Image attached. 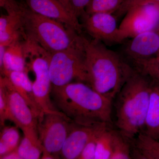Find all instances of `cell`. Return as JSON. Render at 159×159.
I'll return each instance as SVG.
<instances>
[{"label": "cell", "mask_w": 159, "mask_h": 159, "mask_svg": "<svg viewBox=\"0 0 159 159\" xmlns=\"http://www.w3.org/2000/svg\"><path fill=\"white\" fill-rule=\"evenodd\" d=\"M51 95L60 111L77 124L112 125V101L83 82L52 86Z\"/></svg>", "instance_id": "cell-1"}, {"label": "cell", "mask_w": 159, "mask_h": 159, "mask_svg": "<svg viewBox=\"0 0 159 159\" xmlns=\"http://www.w3.org/2000/svg\"><path fill=\"white\" fill-rule=\"evenodd\" d=\"M85 55L87 84L112 101L134 69L102 42L80 34Z\"/></svg>", "instance_id": "cell-2"}, {"label": "cell", "mask_w": 159, "mask_h": 159, "mask_svg": "<svg viewBox=\"0 0 159 159\" xmlns=\"http://www.w3.org/2000/svg\"><path fill=\"white\" fill-rule=\"evenodd\" d=\"M151 81L149 76L134 70L116 96V125L129 140L144 132Z\"/></svg>", "instance_id": "cell-3"}, {"label": "cell", "mask_w": 159, "mask_h": 159, "mask_svg": "<svg viewBox=\"0 0 159 159\" xmlns=\"http://www.w3.org/2000/svg\"><path fill=\"white\" fill-rule=\"evenodd\" d=\"M18 2V11L26 38L50 53L68 48L79 41L80 34L70 27L31 11L25 0Z\"/></svg>", "instance_id": "cell-4"}, {"label": "cell", "mask_w": 159, "mask_h": 159, "mask_svg": "<svg viewBox=\"0 0 159 159\" xmlns=\"http://www.w3.org/2000/svg\"><path fill=\"white\" fill-rule=\"evenodd\" d=\"M80 34L77 43L68 48L50 53L49 73L52 85L61 86L76 79L87 84L85 55Z\"/></svg>", "instance_id": "cell-5"}, {"label": "cell", "mask_w": 159, "mask_h": 159, "mask_svg": "<svg viewBox=\"0 0 159 159\" xmlns=\"http://www.w3.org/2000/svg\"><path fill=\"white\" fill-rule=\"evenodd\" d=\"M25 50L27 57L30 58L29 68L35 75L32 87L36 102L44 113L60 111L55 108L51 98L52 84L49 73L50 53L30 40L26 43Z\"/></svg>", "instance_id": "cell-6"}, {"label": "cell", "mask_w": 159, "mask_h": 159, "mask_svg": "<svg viewBox=\"0 0 159 159\" xmlns=\"http://www.w3.org/2000/svg\"><path fill=\"white\" fill-rule=\"evenodd\" d=\"M71 121L61 111L44 113L39 119L38 134L43 149L41 159L58 158Z\"/></svg>", "instance_id": "cell-7"}, {"label": "cell", "mask_w": 159, "mask_h": 159, "mask_svg": "<svg viewBox=\"0 0 159 159\" xmlns=\"http://www.w3.org/2000/svg\"><path fill=\"white\" fill-rule=\"evenodd\" d=\"M131 39L124 49L123 59L135 70L142 72L159 52V26Z\"/></svg>", "instance_id": "cell-8"}, {"label": "cell", "mask_w": 159, "mask_h": 159, "mask_svg": "<svg viewBox=\"0 0 159 159\" xmlns=\"http://www.w3.org/2000/svg\"><path fill=\"white\" fill-rule=\"evenodd\" d=\"M159 26V3H148L130 8L119 27L121 36L125 40Z\"/></svg>", "instance_id": "cell-9"}, {"label": "cell", "mask_w": 159, "mask_h": 159, "mask_svg": "<svg viewBox=\"0 0 159 159\" xmlns=\"http://www.w3.org/2000/svg\"><path fill=\"white\" fill-rule=\"evenodd\" d=\"M0 87L4 90L7 102L6 121L13 122L23 132L37 130L38 118L6 76L1 75Z\"/></svg>", "instance_id": "cell-10"}, {"label": "cell", "mask_w": 159, "mask_h": 159, "mask_svg": "<svg viewBox=\"0 0 159 159\" xmlns=\"http://www.w3.org/2000/svg\"><path fill=\"white\" fill-rule=\"evenodd\" d=\"M80 18L83 30L92 38L111 44L124 40L117 26L116 18L112 13H85Z\"/></svg>", "instance_id": "cell-11"}, {"label": "cell", "mask_w": 159, "mask_h": 159, "mask_svg": "<svg viewBox=\"0 0 159 159\" xmlns=\"http://www.w3.org/2000/svg\"><path fill=\"white\" fill-rule=\"evenodd\" d=\"M25 1L29 9L35 13L62 23L70 27L79 34L82 33V26L79 19L57 0Z\"/></svg>", "instance_id": "cell-12"}, {"label": "cell", "mask_w": 159, "mask_h": 159, "mask_svg": "<svg viewBox=\"0 0 159 159\" xmlns=\"http://www.w3.org/2000/svg\"><path fill=\"white\" fill-rule=\"evenodd\" d=\"M84 125L71 120L68 134L60 156L62 158L78 159L87 143L101 125Z\"/></svg>", "instance_id": "cell-13"}, {"label": "cell", "mask_w": 159, "mask_h": 159, "mask_svg": "<svg viewBox=\"0 0 159 159\" xmlns=\"http://www.w3.org/2000/svg\"><path fill=\"white\" fill-rule=\"evenodd\" d=\"M17 4V0H13L7 9L8 15L0 18V45L8 47L22 37L26 39Z\"/></svg>", "instance_id": "cell-14"}, {"label": "cell", "mask_w": 159, "mask_h": 159, "mask_svg": "<svg viewBox=\"0 0 159 159\" xmlns=\"http://www.w3.org/2000/svg\"><path fill=\"white\" fill-rule=\"evenodd\" d=\"M1 76H6L8 78L16 90L25 100L38 120L43 116L44 112L36 102L32 83L26 71H6Z\"/></svg>", "instance_id": "cell-15"}, {"label": "cell", "mask_w": 159, "mask_h": 159, "mask_svg": "<svg viewBox=\"0 0 159 159\" xmlns=\"http://www.w3.org/2000/svg\"><path fill=\"white\" fill-rule=\"evenodd\" d=\"M143 133L159 141V81L152 78Z\"/></svg>", "instance_id": "cell-16"}, {"label": "cell", "mask_w": 159, "mask_h": 159, "mask_svg": "<svg viewBox=\"0 0 159 159\" xmlns=\"http://www.w3.org/2000/svg\"><path fill=\"white\" fill-rule=\"evenodd\" d=\"M132 159H159V141L142 133L130 140Z\"/></svg>", "instance_id": "cell-17"}, {"label": "cell", "mask_w": 159, "mask_h": 159, "mask_svg": "<svg viewBox=\"0 0 159 159\" xmlns=\"http://www.w3.org/2000/svg\"><path fill=\"white\" fill-rule=\"evenodd\" d=\"M25 41H20L7 47L1 74L6 71H26Z\"/></svg>", "instance_id": "cell-18"}, {"label": "cell", "mask_w": 159, "mask_h": 159, "mask_svg": "<svg viewBox=\"0 0 159 159\" xmlns=\"http://www.w3.org/2000/svg\"><path fill=\"white\" fill-rule=\"evenodd\" d=\"M24 138L18 147V152L21 159H38L42 155L43 149L37 130L23 132Z\"/></svg>", "instance_id": "cell-19"}, {"label": "cell", "mask_w": 159, "mask_h": 159, "mask_svg": "<svg viewBox=\"0 0 159 159\" xmlns=\"http://www.w3.org/2000/svg\"><path fill=\"white\" fill-rule=\"evenodd\" d=\"M115 129L105 125L99 130L97 139L95 159H111L113 150Z\"/></svg>", "instance_id": "cell-20"}, {"label": "cell", "mask_w": 159, "mask_h": 159, "mask_svg": "<svg viewBox=\"0 0 159 159\" xmlns=\"http://www.w3.org/2000/svg\"><path fill=\"white\" fill-rule=\"evenodd\" d=\"M17 127H3L0 137V159L17 149L20 134Z\"/></svg>", "instance_id": "cell-21"}, {"label": "cell", "mask_w": 159, "mask_h": 159, "mask_svg": "<svg viewBox=\"0 0 159 159\" xmlns=\"http://www.w3.org/2000/svg\"><path fill=\"white\" fill-rule=\"evenodd\" d=\"M132 159L130 140L119 131H114L113 150L111 159Z\"/></svg>", "instance_id": "cell-22"}, {"label": "cell", "mask_w": 159, "mask_h": 159, "mask_svg": "<svg viewBox=\"0 0 159 159\" xmlns=\"http://www.w3.org/2000/svg\"><path fill=\"white\" fill-rule=\"evenodd\" d=\"M124 0H90L85 8L86 13L92 14L98 12L113 14L119 9Z\"/></svg>", "instance_id": "cell-23"}, {"label": "cell", "mask_w": 159, "mask_h": 159, "mask_svg": "<svg viewBox=\"0 0 159 159\" xmlns=\"http://www.w3.org/2000/svg\"><path fill=\"white\" fill-rule=\"evenodd\" d=\"M105 125L107 124L101 125L98 129L93 136L87 143L78 159H95L97 136L100 129L102 126Z\"/></svg>", "instance_id": "cell-24"}, {"label": "cell", "mask_w": 159, "mask_h": 159, "mask_svg": "<svg viewBox=\"0 0 159 159\" xmlns=\"http://www.w3.org/2000/svg\"><path fill=\"white\" fill-rule=\"evenodd\" d=\"M90 0H70L71 9L73 14L80 18L85 14V8Z\"/></svg>", "instance_id": "cell-25"}, {"label": "cell", "mask_w": 159, "mask_h": 159, "mask_svg": "<svg viewBox=\"0 0 159 159\" xmlns=\"http://www.w3.org/2000/svg\"><path fill=\"white\" fill-rule=\"evenodd\" d=\"M6 111L7 102L6 95L2 88L0 87V123L2 127L5 126Z\"/></svg>", "instance_id": "cell-26"}, {"label": "cell", "mask_w": 159, "mask_h": 159, "mask_svg": "<svg viewBox=\"0 0 159 159\" xmlns=\"http://www.w3.org/2000/svg\"><path fill=\"white\" fill-rule=\"evenodd\" d=\"M141 1V0H124L119 9L114 14L116 13V15L118 16L125 14L132 7L139 5Z\"/></svg>", "instance_id": "cell-27"}, {"label": "cell", "mask_w": 159, "mask_h": 159, "mask_svg": "<svg viewBox=\"0 0 159 159\" xmlns=\"http://www.w3.org/2000/svg\"><path fill=\"white\" fill-rule=\"evenodd\" d=\"M7 47L2 45H0V69L1 72H2L3 69V62H4V57Z\"/></svg>", "instance_id": "cell-28"}, {"label": "cell", "mask_w": 159, "mask_h": 159, "mask_svg": "<svg viewBox=\"0 0 159 159\" xmlns=\"http://www.w3.org/2000/svg\"><path fill=\"white\" fill-rule=\"evenodd\" d=\"M17 149L4 156L1 159H21L18 152Z\"/></svg>", "instance_id": "cell-29"}, {"label": "cell", "mask_w": 159, "mask_h": 159, "mask_svg": "<svg viewBox=\"0 0 159 159\" xmlns=\"http://www.w3.org/2000/svg\"><path fill=\"white\" fill-rule=\"evenodd\" d=\"M57 1H59L62 4L63 6H64L68 11L73 13L71 9L70 0H57Z\"/></svg>", "instance_id": "cell-30"}, {"label": "cell", "mask_w": 159, "mask_h": 159, "mask_svg": "<svg viewBox=\"0 0 159 159\" xmlns=\"http://www.w3.org/2000/svg\"><path fill=\"white\" fill-rule=\"evenodd\" d=\"M153 68L155 72L159 73V56L156 57L154 59Z\"/></svg>", "instance_id": "cell-31"}, {"label": "cell", "mask_w": 159, "mask_h": 159, "mask_svg": "<svg viewBox=\"0 0 159 159\" xmlns=\"http://www.w3.org/2000/svg\"><path fill=\"white\" fill-rule=\"evenodd\" d=\"M148 3H159V0H141V2L138 5Z\"/></svg>", "instance_id": "cell-32"}, {"label": "cell", "mask_w": 159, "mask_h": 159, "mask_svg": "<svg viewBox=\"0 0 159 159\" xmlns=\"http://www.w3.org/2000/svg\"><path fill=\"white\" fill-rule=\"evenodd\" d=\"M158 56H159V52L158 54L157 55V57H158Z\"/></svg>", "instance_id": "cell-33"}]
</instances>
